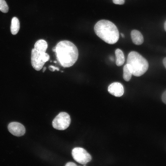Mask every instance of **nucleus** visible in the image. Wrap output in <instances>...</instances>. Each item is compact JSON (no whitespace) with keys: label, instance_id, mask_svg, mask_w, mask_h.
Here are the masks:
<instances>
[{"label":"nucleus","instance_id":"f257e3e1","mask_svg":"<svg viewBox=\"0 0 166 166\" xmlns=\"http://www.w3.org/2000/svg\"><path fill=\"white\" fill-rule=\"evenodd\" d=\"M53 51L55 53L57 61L64 67L72 66L78 58V52L77 47L68 41L60 42L53 48Z\"/></svg>","mask_w":166,"mask_h":166},{"label":"nucleus","instance_id":"f03ea898","mask_svg":"<svg viewBox=\"0 0 166 166\" xmlns=\"http://www.w3.org/2000/svg\"><path fill=\"white\" fill-rule=\"evenodd\" d=\"M94 30L99 37L108 44H114L119 39V34L117 27L109 20H101L98 21L94 26Z\"/></svg>","mask_w":166,"mask_h":166},{"label":"nucleus","instance_id":"7ed1b4c3","mask_svg":"<svg viewBox=\"0 0 166 166\" xmlns=\"http://www.w3.org/2000/svg\"><path fill=\"white\" fill-rule=\"evenodd\" d=\"M132 75L140 77L148 70L149 64L147 60L138 53L132 51L128 56L127 64Z\"/></svg>","mask_w":166,"mask_h":166},{"label":"nucleus","instance_id":"20e7f679","mask_svg":"<svg viewBox=\"0 0 166 166\" xmlns=\"http://www.w3.org/2000/svg\"><path fill=\"white\" fill-rule=\"evenodd\" d=\"M49 58V55L45 52L39 51L34 48L32 49L31 65L33 68L37 71L40 70Z\"/></svg>","mask_w":166,"mask_h":166},{"label":"nucleus","instance_id":"39448f33","mask_svg":"<svg viewBox=\"0 0 166 166\" xmlns=\"http://www.w3.org/2000/svg\"><path fill=\"white\" fill-rule=\"evenodd\" d=\"M71 123V118L69 115L65 112L59 113L52 121V126L55 129L63 130L66 129Z\"/></svg>","mask_w":166,"mask_h":166},{"label":"nucleus","instance_id":"423d86ee","mask_svg":"<svg viewBox=\"0 0 166 166\" xmlns=\"http://www.w3.org/2000/svg\"><path fill=\"white\" fill-rule=\"evenodd\" d=\"M72 155L76 161L82 164H86L92 160L91 155L85 149L81 148L76 147L73 149Z\"/></svg>","mask_w":166,"mask_h":166},{"label":"nucleus","instance_id":"0eeeda50","mask_svg":"<svg viewBox=\"0 0 166 166\" xmlns=\"http://www.w3.org/2000/svg\"><path fill=\"white\" fill-rule=\"evenodd\" d=\"M8 128L10 133L17 136L23 135L26 132V129L24 125L16 122L10 123L8 125Z\"/></svg>","mask_w":166,"mask_h":166},{"label":"nucleus","instance_id":"6e6552de","mask_svg":"<svg viewBox=\"0 0 166 166\" xmlns=\"http://www.w3.org/2000/svg\"><path fill=\"white\" fill-rule=\"evenodd\" d=\"M108 90L110 94L116 97L122 96L124 92L123 85L118 82H114L110 84L108 87Z\"/></svg>","mask_w":166,"mask_h":166},{"label":"nucleus","instance_id":"1a4fd4ad","mask_svg":"<svg viewBox=\"0 0 166 166\" xmlns=\"http://www.w3.org/2000/svg\"><path fill=\"white\" fill-rule=\"evenodd\" d=\"M131 36L132 42L136 45H140L144 42L143 36L138 30H132L131 33Z\"/></svg>","mask_w":166,"mask_h":166},{"label":"nucleus","instance_id":"9d476101","mask_svg":"<svg viewBox=\"0 0 166 166\" xmlns=\"http://www.w3.org/2000/svg\"><path fill=\"white\" fill-rule=\"evenodd\" d=\"M47 47L48 44L47 42L43 39L38 40L34 45V49L42 52H45Z\"/></svg>","mask_w":166,"mask_h":166},{"label":"nucleus","instance_id":"9b49d317","mask_svg":"<svg viewBox=\"0 0 166 166\" xmlns=\"http://www.w3.org/2000/svg\"><path fill=\"white\" fill-rule=\"evenodd\" d=\"M115 54L116 57V64L120 66L124 63L125 61L124 57L122 51L119 49H117L115 51Z\"/></svg>","mask_w":166,"mask_h":166},{"label":"nucleus","instance_id":"f8f14e48","mask_svg":"<svg viewBox=\"0 0 166 166\" xmlns=\"http://www.w3.org/2000/svg\"><path fill=\"white\" fill-rule=\"evenodd\" d=\"M20 28V23L18 19L13 17L12 19L10 26L11 32L13 35L16 34L18 32Z\"/></svg>","mask_w":166,"mask_h":166},{"label":"nucleus","instance_id":"ddd939ff","mask_svg":"<svg viewBox=\"0 0 166 166\" xmlns=\"http://www.w3.org/2000/svg\"><path fill=\"white\" fill-rule=\"evenodd\" d=\"M132 73L128 66L127 64L124 65L123 68V78L124 80L126 81H129L132 77Z\"/></svg>","mask_w":166,"mask_h":166},{"label":"nucleus","instance_id":"4468645a","mask_svg":"<svg viewBox=\"0 0 166 166\" xmlns=\"http://www.w3.org/2000/svg\"><path fill=\"white\" fill-rule=\"evenodd\" d=\"M8 10V6L5 0H0V11L4 13H6Z\"/></svg>","mask_w":166,"mask_h":166},{"label":"nucleus","instance_id":"2eb2a0df","mask_svg":"<svg viewBox=\"0 0 166 166\" xmlns=\"http://www.w3.org/2000/svg\"><path fill=\"white\" fill-rule=\"evenodd\" d=\"M113 1L114 4L118 5H123L125 2V0H113Z\"/></svg>","mask_w":166,"mask_h":166},{"label":"nucleus","instance_id":"dca6fc26","mask_svg":"<svg viewBox=\"0 0 166 166\" xmlns=\"http://www.w3.org/2000/svg\"><path fill=\"white\" fill-rule=\"evenodd\" d=\"M162 100L163 102L166 104V90L164 92L162 95Z\"/></svg>","mask_w":166,"mask_h":166},{"label":"nucleus","instance_id":"f3484780","mask_svg":"<svg viewBox=\"0 0 166 166\" xmlns=\"http://www.w3.org/2000/svg\"><path fill=\"white\" fill-rule=\"evenodd\" d=\"M49 69L50 71H54L55 70H56L58 71H59V69L58 67H55L53 65H50L49 66Z\"/></svg>","mask_w":166,"mask_h":166},{"label":"nucleus","instance_id":"a211bd4d","mask_svg":"<svg viewBox=\"0 0 166 166\" xmlns=\"http://www.w3.org/2000/svg\"><path fill=\"white\" fill-rule=\"evenodd\" d=\"M66 166H77V165L74 163L72 162H69L67 163L65 165Z\"/></svg>","mask_w":166,"mask_h":166},{"label":"nucleus","instance_id":"6ab92c4d","mask_svg":"<svg viewBox=\"0 0 166 166\" xmlns=\"http://www.w3.org/2000/svg\"><path fill=\"white\" fill-rule=\"evenodd\" d=\"M163 64L164 66L166 68V57H164L163 59Z\"/></svg>","mask_w":166,"mask_h":166},{"label":"nucleus","instance_id":"aec40b11","mask_svg":"<svg viewBox=\"0 0 166 166\" xmlns=\"http://www.w3.org/2000/svg\"><path fill=\"white\" fill-rule=\"evenodd\" d=\"M164 29L166 31V21L164 23Z\"/></svg>","mask_w":166,"mask_h":166},{"label":"nucleus","instance_id":"412c9836","mask_svg":"<svg viewBox=\"0 0 166 166\" xmlns=\"http://www.w3.org/2000/svg\"><path fill=\"white\" fill-rule=\"evenodd\" d=\"M46 67H44L43 69V72H44L45 71V70H46Z\"/></svg>","mask_w":166,"mask_h":166},{"label":"nucleus","instance_id":"4be33fe9","mask_svg":"<svg viewBox=\"0 0 166 166\" xmlns=\"http://www.w3.org/2000/svg\"><path fill=\"white\" fill-rule=\"evenodd\" d=\"M121 37H122V38H124V34H123V33H121Z\"/></svg>","mask_w":166,"mask_h":166},{"label":"nucleus","instance_id":"5701e85b","mask_svg":"<svg viewBox=\"0 0 166 166\" xmlns=\"http://www.w3.org/2000/svg\"><path fill=\"white\" fill-rule=\"evenodd\" d=\"M54 63H57V61H54Z\"/></svg>","mask_w":166,"mask_h":166}]
</instances>
